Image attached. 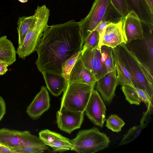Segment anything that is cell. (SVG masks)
<instances>
[{"label":"cell","mask_w":153,"mask_h":153,"mask_svg":"<svg viewBox=\"0 0 153 153\" xmlns=\"http://www.w3.org/2000/svg\"><path fill=\"white\" fill-rule=\"evenodd\" d=\"M96 90L100 94L107 104L111 102L115 95L116 88L119 84L116 69L108 72L96 82Z\"/></svg>","instance_id":"cell-11"},{"label":"cell","mask_w":153,"mask_h":153,"mask_svg":"<svg viewBox=\"0 0 153 153\" xmlns=\"http://www.w3.org/2000/svg\"><path fill=\"white\" fill-rule=\"evenodd\" d=\"M112 5L124 18L129 13L126 0H110Z\"/></svg>","instance_id":"cell-30"},{"label":"cell","mask_w":153,"mask_h":153,"mask_svg":"<svg viewBox=\"0 0 153 153\" xmlns=\"http://www.w3.org/2000/svg\"><path fill=\"white\" fill-rule=\"evenodd\" d=\"M94 86L77 83H68L61 99L60 107L85 112Z\"/></svg>","instance_id":"cell-6"},{"label":"cell","mask_w":153,"mask_h":153,"mask_svg":"<svg viewBox=\"0 0 153 153\" xmlns=\"http://www.w3.org/2000/svg\"><path fill=\"white\" fill-rule=\"evenodd\" d=\"M123 18L110 0H95L89 13L79 22L83 43L101 22L115 23Z\"/></svg>","instance_id":"cell-3"},{"label":"cell","mask_w":153,"mask_h":153,"mask_svg":"<svg viewBox=\"0 0 153 153\" xmlns=\"http://www.w3.org/2000/svg\"><path fill=\"white\" fill-rule=\"evenodd\" d=\"M81 59L85 66L94 76L97 81L108 73L100 50L83 48L81 52Z\"/></svg>","instance_id":"cell-9"},{"label":"cell","mask_w":153,"mask_h":153,"mask_svg":"<svg viewBox=\"0 0 153 153\" xmlns=\"http://www.w3.org/2000/svg\"><path fill=\"white\" fill-rule=\"evenodd\" d=\"M9 65L6 62L0 60V75H3L6 73Z\"/></svg>","instance_id":"cell-34"},{"label":"cell","mask_w":153,"mask_h":153,"mask_svg":"<svg viewBox=\"0 0 153 153\" xmlns=\"http://www.w3.org/2000/svg\"><path fill=\"white\" fill-rule=\"evenodd\" d=\"M73 151L79 153H93L106 148L110 142L106 134L96 127L81 130L71 140Z\"/></svg>","instance_id":"cell-5"},{"label":"cell","mask_w":153,"mask_h":153,"mask_svg":"<svg viewBox=\"0 0 153 153\" xmlns=\"http://www.w3.org/2000/svg\"><path fill=\"white\" fill-rule=\"evenodd\" d=\"M116 48L132 77L134 86L145 91L153 100V76L148 68L126 44L122 43Z\"/></svg>","instance_id":"cell-2"},{"label":"cell","mask_w":153,"mask_h":153,"mask_svg":"<svg viewBox=\"0 0 153 153\" xmlns=\"http://www.w3.org/2000/svg\"><path fill=\"white\" fill-rule=\"evenodd\" d=\"M113 52L119 84L121 86L126 85L134 86L132 77L122 61L116 47L113 49Z\"/></svg>","instance_id":"cell-20"},{"label":"cell","mask_w":153,"mask_h":153,"mask_svg":"<svg viewBox=\"0 0 153 153\" xmlns=\"http://www.w3.org/2000/svg\"><path fill=\"white\" fill-rule=\"evenodd\" d=\"M111 23L109 22L106 21L101 22L96 27L94 30H96L99 33V39L98 48L100 50L102 45V42L104 34L105 31L107 26Z\"/></svg>","instance_id":"cell-32"},{"label":"cell","mask_w":153,"mask_h":153,"mask_svg":"<svg viewBox=\"0 0 153 153\" xmlns=\"http://www.w3.org/2000/svg\"><path fill=\"white\" fill-rule=\"evenodd\" d=\"M123 19L107 26L101 46L105 45L113 49L122 43H127L123 31Z\"/></svg>","instance_id":"cell-14"},{"label":"cell","mask_w":153,"mask_h":153,"mask_svg":"<svg viewBox=\"0 0 153 153\" xmlns=\"http://www.w3.org/2000/svg\"><path fill=\"white\" fill-rule=\"evenodd\" d=\"M106 110L103 100L94 88L85 111L86 115L94 125L102 128L106 120Z\"/></svg>","instance_id":"cell-10"},{"label":"cell","mask_w":153,"mask_h":153,"mask_svg":"<svg viewBox=\"0 0 153 153\" xmlns=\"http://www.w3.org/2000/svg\"><path fill=\"white\" fill-rule=\"evenodd\" d=\"M2 145L0 143V146H2Z\"/></svg>","instance_id":"cell-38"},{"label":"cell","mask_w":153,"mask_h":153,"mask_svg":"<svg viewBox=\"0 0 153 153\" xmlns=\"http://www.w3.org/2000/svg\"><path fill=\"white\" fill-rule=\"evenodd\" d=\"M81 52H79L67 60L62 65V74L69 81L71 72Z\"/></svg>","instance_id":"cell-27"},{"label":"cell","mask_w":153,"mask_h":153,"mask_svg":"<svg viewBox=\"0 0 153 153\" xmlns=\"http://www.w3.org/2000/svg\"><path fill=\"white\" fill-rule=\"evenodd\" d=\"M106 120V127L114 132L118 133L121 131L125 124L123 120L116 114H111Z\"/></svg>","instance_id":"cell-26"},{"label":"cell","mask_w":153,"mask_h":153,"mask_svg":"<svg viewBox=\"0 0 153 153\" xmlns=\"http://www.w3.org/2000/svg\"><path fill=\"white\" fill-rule=\"evenodd\" d=\"M35 21V16H33L19 17L17 22L18 35V46L22 45L25 36L33 26Z\"/></svg>","instance_id":"cell-23"},{"label":"cell","mask_w":153,"mask_h":153,"mask_svg":"<svg viewBox=\"0 0 153 153\" xmlns=\"http://www.w3.org/2000/svg\"><path fill=\"white\" fill-rule=\"evenodd\" d=\"M96 79L92 74L85 66L81 52L70 74L68 83H77L95 86Z\"/></svg>","instance_id":"cell-16"},{"label":"cell","mask_w":153,"mask_h":153,"mask_svg":"<svg viewBox=\"0 0 153 153\" xmlns=\"http://www.w3.org/2000/svg\"><path fill=\"white\" fill-rule=\"evenodd\" d=\"M16 51L6 36L0 37V60L10 65L16 61Z\"/></svg>","instance_id":"cell-21"},{"label":"cell","mask_w":153,"mask_h":153,"mask_svg":"<svg viewBox=\"0 0 153 153\" xmlns=\"http://www.w3.org/2000/svg\"><path fill=\"white\" fill-rule=\"evenodd\" d=\"M0 143L11 149L24 146L45 147L39 137L27 131L0 129Z\"/></svg>","instance_id":"cell-7"},{"label":"cell","mask_w":153,"mask_h":153,"mask_svg":"<svg viewBox=\"0 0 153 153\" xmlns=\"http://www.w3.org/2000/svg\"><path fill=\"white\" fill-rule=\"evenodd\" d=\"M83 43L79 22L72 19L49 26L43 33L36 50L38 70L62 74V65L81 52Z\"/></svg>","instance_id":"cell-1"},{"label":"cell","mask_w":153,"mask_h":153,"mask_svg":"<svg viewBox=\"0 0 153 153\" xmlns=\"http://www.w3.org/2000/svg\"><path fill=\"white\" fill-rule=\"evenodd\" d=\"M47 88L50 93L56 97L59 96L68 83L61 74L46 71L42 72Z\"/></svg>","instance_id":"cell-19"},{"label":"cell","mask_w":153,"mask_h":153,"mask_svg":"<svg viewBox=\"0 0 153 153\" xmlns=\"http://www.w3.org/2000/svg\"><path fill=\"white\" fill-rule=\"evenodd\" d=\"M11 149L15 153H38L43 152L49 149L47 146L45 147L24 146Z\"/></svg>","instance_id":"cell-29"},{"label":"cell","mask_w":153,"mask_h":153,"mask_svg":"<svg viewBox=\"0 0 153 153\" xmlns=\"http://www.w3.org/2000/svg\"><path fill=\"white\" fill-rule=\"evenodd\" d=\"M99 39V33L95 30L88 36L83 44V48L94 49L98 48Z\"/></svg>","instance_id":"cell-28"},{"label":"cell","mask_w":153,"mask_h":153,"mask_svg":"<svg viewBox=\"0 0 153 153\" xmlns=\"http://www.w3.org/2000/svg\"><path fill=\"white\" fill-rule=\"evenodd\" d=\"M141 101L145 104L148 110L151 113L153 111V100L150 97L147 92L144 90L135 87Z\"/></svg>","instance_id":"cell-31"},{"label":"cell","mask_w":153,"mask_h":153,"mask_svg":"<svg viewBox=\"0 0 153 153\" xmlns=\"http://www.w3.org/2000/svg\"><path fill=\"white\" fill-rule=\"evenodd\" d=\"M28 0H18L19 1L22 3H25L27 2Z\"/></svg>","instance_id":"cell-37"},{"label":"cell","mask_w":153,"mask_h":153,"mask_svg":"<svg viewBox=\"0 0 153 153\" xmlns=\"http://www.w3.org/2000/svg\"><path fill=\"white\" fill-rule=\"evenodd\" d=\"M0 153H15L12 149L3 145L0 146Z\"/></svg>","instance_id":"cell-35"},{"label":"cell","mask_w":153,"mask_h":153,"mask_svg":"<svg viewBox=\"0 0 153 153\" xmlns=\"http://www.w3.org/2000/svg\"><path fill=\"white\" fill-rule=\"evenodd\" d=\"M142 23L137 15L133 11H129L124 18L123 31L127 43L143 39L144 30Z\"/></svg>","instance_id":"cell-13"},{"label":"cell","mask_w":153,"mask_h":153,"mask_svg":"<svg viewBox=\"0 0 153 153\" xmlns=\"http://www.w3.org/2000/svg\"><path fill=\"white\" fill-rule=\"evenodd\" d=\"M84 113L60 107L56 114L58 128L63 131L71 134L75 130L80 128L84 120Z\"/></svg>","instance_id":"cell-8"},{"label":"cell","mask_w":153,"mask_h":153,"mask_svg":"<svg viewBox=\"0 0 153 153\" xmlns=\"http://www.w3.org/2000/svg\"><path fill=\"white\" fill-rule=\"evenodd\" d=\"M102 57L108 72L116 69L113 49L102 45L100 48Z\"/></svg>","instance_id":"cell-24"},{"label":"cell","mask_w":153,"mask_h":153,"mask_svg":"<svg viewBox=\"0 0 153 153\" xmlns=\"http://www.w3.org/2000/svg\"><path fill=\"white\" fill-rule=\"evenodd\" d=\"M50 12V9L45 4L37 6L33 15L35 16L34 23L25 36L22 45L16 51L19 58L24 59L36 51L44 32L49 27L48 23Z\"/></svg>","instance_id":"cell-4"},{"label":"cell","mask_w":153,"mask_h":153,"mask_svg":"<svg viewBox=\"0 0 153 153\" xmlns=\"http://www.w3.org/2000/svg\"><path fill=\"white\" fill-rule=\"evenodd\" d=\"M147 33L144 32V37L140 41L139 46L141 57L139 58L149 68L151 74L153 73V27H147Z\"/></svg>","instance_id":"cell-17"},{"label":"cell","mask_w":153,"mask_h":153,"mask_svg":"<svg viewBox=\"0 0 153 153\" xmlns=\"http://www.w3.org/2000/svg\"><path fill=\"white\" fill-rule=\"evenodd\" d=\"M50 98L47 88L42 86L39 92L28 106L26 112L33 119L39 118L50 107Z\"/></svg>","instance_id":"cell-15"},{"label":"cell","mask_w":153,"mask_h":153,"mask_svg":"<svg viewBox=\"0 0 153 153\" xmlns=\"http://www.w3.org/2000/svg\"><path fill=\"white\" fill-rule=\"evenodd\" d=\"M121 89L126 100L131 104L139 105L141 102L136 88L129 85L121 86Z\"/></svg>","instance_id":"cell-25"},{"label":"cell","mask_w":153,"mask_h":153,"mask_svg":"<svg viewBox=\"0 0 153 153\" xmlns=\"http://www.w3.org/2000/svg\"><path fill=\"white\" fill-rule=\"evenodd\" d=\"M151 10L153 12V0H146Z\"/></svg>","instance_id":"cell-36"},{"label":"cell","mask_w":153,"mask_h":153,"mask_svg":"<svg viewBox=\"0 0 153 153\" xmlns=\"http://www.w3.org/2000/svg\"><path fill=\"white\" fill-rule=\"evenodd\" d=\"M128 12L133 11L141 22L149 27L153 26V12L146 0H126Z\"/></svg>","instance_id":"cell-18"},{"label":"cell","mask_w":153,"mask_h":153,"mask_svg":"<svg viewBox=\"0 0 153 153\" xmlns=\"http://www.w3.org/2000/svg\"><path fill=\"white\" fill-rule=\"evenodd\" d=\"M39 135L43 143L51 147L54 152L73 151L71 140L59 133L46 129L39 131Z\"/></svg>","instance_id":"cell-12"},{"label":"cell","mask_w":153,"mask_h":153,"mask_svg":"<svg viewBox=\"0 0 153 153\" xmlns=\"http://www.w3.org/2000/svg\"><path fill=\"white\" fill-rule=\"evenodd\" d=\"M151 113L148 110L144 112L139 125L135 126L130 128L127 132L124 135L118 146L127 144L134 140L140 134L142 130L149 123V117Z\"/></svg>","instance_id":"cell-22"},{"label":"cell","mask_w":153,"mask_h":153,"mask_svg":"<svg viewBox=\"0 0 153 153\" xmlns=\"http://www.w3.org/2000/svg\"><path fill=\"white\" fill-rule=\"evenodd\" d=\"M6 112V106L5 101L0 96V121L3 118Z\"/></svg>","instance_id":"cell-33"}]
</instances>
